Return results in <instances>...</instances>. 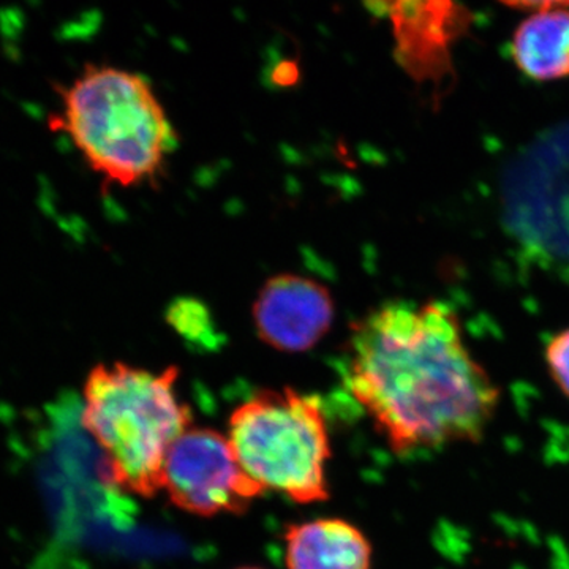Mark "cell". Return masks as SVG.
<instances>
[{
  "label": "cell",
  "mask_w": 569,
  "mask_h": 569,
  "mask_svg": "<svg viewBox=\"0 0 569 569\" xmlns=\"http://www.w3.org/2000/svg\"><path fill=\"white\" fill-rule=\"evenodd\" d=\"M228 438L246 473L264 492L276 490L299 505L331 496L326 478L331 438L316 396L290 387L258 391L231 411Z\"/></svg>",
  "instance_id": "cell-4"
},
{
  "label": "cell",
  "mask_w": 569,
  "mask_h": 569,
  "mask_svg": "<svg viewBox=\"0 0 569 569\" xmlns=\"http://www.w3.org/2000/svg\"><path fill=\"white\" fill-rule=\"evenodd\" d=\"M179 369L162 372L127 362L93 367L82 388L81 425L102 449L104 481L122 492L153 498L176 440L192 427V410L176 391Z\"/></svg>",
  "instance_id": "cell-2"
},
{
  "label": "cell",
  "mask_w": 569,
  "mask_h": 569,
  "mask_svg": "<svg viewBox=\"0 0 569 569\" xmlns=\"http://www.w3.org/2000/svg\"><path fill=\"white\" fill-rule=\"evenodd\" d=\"M62 110L51 121L104 181L133 187L151 181L178 144L151 84L129 70L88 66L59 89Z\"/></svg>",
  "instance_id": "cell-3"
},
{
  "label": "cell",
  "mask_w": 569,
  "mask_h": 569,
  "mask_svg": "<svg viewBox=\"0 0 569 569\" xmlns=\"http://www.w3.org/2000/svg\"><path fill=\"white\" fill-rule=\"evenodd\" d=\"M512 59L535 81L569 77V10L537 11L512 37Z\"/></svg>",
  "instance_id": "cell-8"
},
{
  "label": "cell",
  "mask_w": 569,
  "mask_h": 569,
  "mask_svg": "<svg viewBox=\"0 0 569 569\" xmlns=\"http://www.w3.org/2000/svg\"><path fill=\"white\" fill-rule=\"evenodd\" d=\"M236 569H263L258 567H242V568H236Z\"/></svg>",
  "instance_id": "cell-11"
},
{
  "label": "cell",
  "mask_w": 569,
  "mask_h": 569,
  "mask_svg": "<svg viewBox=\"0 0 569 569\" xmlns=\"http://www.w3.org/2000/svg\"><path fill=\"white\" fill-rule=\"evenodd\" d=\"M162 490L176 508L198 518L244 515L264 493L239 463L228 436L193 426L168 451Z\"/></svg>",
  "instance_id": "cell-5"
},
{
  "label": "cell",
  "mask_w": 569,
  "mask_h": 569,
  "mask_svg": "<svg viewBox=\"0 0 569 569\" xmlns=\"http://www.w3.org/2000/svg\"><path fill=\"white\" fill-rule=\"evenodd\" d=\"M283 541L287 569H372V545L343 519L291 523Z\"/></svg>",
  "instance_id": "cell-7"
},
{
  "label": "cell",
  "mask_w": 569,
  "mask_h": 569,
  "mask_svg": "<svg viewBox=\"0 0 569 569\" xmlns=\"http://www.w3.org/2000/svg\"><path fill=\"white\" fill-rule=\"evenodd\" d=\"M335 317L331 291L305 276L272 277L253 302L258 337L282 353H305L316 347L328 335Z\"/></svg>",
  "instance_id": "cell-6"
},
{
  "label": "cell",
  "mask_w": 569,
  "mask_h": 569,
  "mask_svg": "<svg viewBox=\"0 0 569 569\" xmlns=\"http://www.w3.org/2000/svg\"><path fill=\"white\" fill-rule=\"evenodd\" d=\"M347 383L399 455L481 440L500 403L455 310L437 301L389 302L356 323Z\"/></svg>",
  "instance_id": "cell-1"
},
{
  "label": "cell",
  "mask_w": 569,
  "mask_h": 569,
  "mask_svg": "<svg viewBox=\"0 0 569 569\" xmlns=\"http://www.w3.org/2000/svg\"><path fill=\"white\" fill-rule=\"evenodd\" d=\"M500 2L508 7H515V9L537 11L569 7V0H500Z\"/></svg>",
  "instance_id": "cell-10"
},
{
  "label": "cell",
  "mask_w": 569,
  "mask_h": 569,
  "mask_svg": "<svg viewBox=\"0 0 569 569\" xmlns=\"http://www.w3.org/2000/svg\"><path fill=\"white\" fill-rule=\"evenodd\" d=\"M545 356L550 377L560 391L569 397V329L552 337Z\"/></svg>",
  "instance_id": "cell-9"
}]
</instances>
